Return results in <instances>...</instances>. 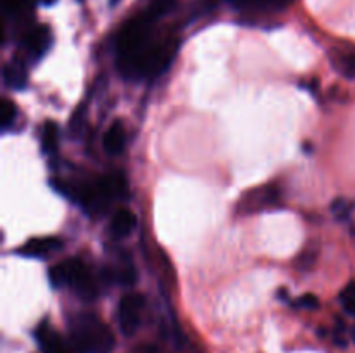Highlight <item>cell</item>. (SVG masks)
<instances>
[{"label":"cell","instance_id":"obj_18","mask_svg":"<svg viewBox=\"0 0 355 353\" xmlns=\"http://www.w3.org/2000/svg\"><path fill=\"white\" fill-rule=\"evenodd\" d=\"M297 305H298V307H302V308H309V310H314V308L319 307V300L314 296V294H305V296L298 298Z\"/></svg>","mask_w":355,"mask_h":353},{"label":"cell","instance_id":"obj_21","mask_svg":"<svg viewBox=\"0 0 355 353\" xmlns=\"http://www.w3.org/2000/svg\"><path fill=\"white\" fill-rule=\"evenodd\" d=\"M113 2H118V0H113Z\"/></svg>","mask_w":355,"mask_h":353},{"label":"cell","instance_id":"obj_12","mask_svg":"<svg viewBox=\"0 0 355 353\" xmlns=\"http://www.w3.org/2000/svg\"><path fill=\"white\" fill-rule=\"evenodd\" d=\"M175 6H177V0H153L151 6L146 9L144 14L153 21V23H155L156 19H159V17L172 12V10L175 9Z\"/></svg>","mask_w":355,"mask_h":353},{"label":"cell","instance_id":"obj_4","mask_svg":"<svg viewBox=\"0 0 355 353\" xmlns=\"http://www.w3.org/2000/svg\"><path fill=\"white\" fill-rule=\"evenodd\" d=\"M69 286L85 301H92L99 293L89 266L78 260H69Z\"/></svg>","mask_w":355,"mask_h":353},{"label":"cell","instance_id":"obj_15","mask_svg":"<svg viewBox=\"0 0 355 353\" xmlns=\"http://www.w3.org/2000/svg\"><path fill=\"white\" fill-rule=\"evenodd\" d=\"M16 114H17V109L16 106H14L12 100L3 99L2 109H0V123H2V127L3 128L10 127V125L14 123V120H16Z\"/></svg>","mask_w":355,"mask_h":353},{"label":"cell","instance_id":"obj_7","mask_svg":"<svg viewBox=\"0 0 355 353\" xmlns=\"http://www.w3.org/2000/svg\"><path fill=\"white\" fill-rule=\"evenodd\" d=\"M104 151L107 154H120L125 145V127L121 121H114L110 125L103 138Z\"/></svg>","mask_w":355,"mask_h":353},{"label":"cell","instance_id":"obj_19","mask_svg":"<svg viewBox=\"0 0 355 353\" xmlns=\"http://www.w3.org/2000/svg\"><path fill=\"white\" fill-rule=\"evenodd\" d=\"M42 3H45V6H51V3H54L55 0H40Z\"/></svg>","mask_w":355,"mask_h":353},{"label":"cell","instance_id":"obj_1","mask_svg":"<svg viewBox=\"0 0 355 353\" xmlns=\"http://www.w3.org/2000/svg\"><path fill=\"white\" fill-rule=\"evenodd\" d=\"M71 343L78 353H110L114 334L97 315L80 314L69 324Z\"/></svg>","mask_w":355,"mask_h":353},{"label":"cell","instance_id":"obj_16","mask_svg":"<svg viewBox=\"0 0 355 353\" xmlns=\"http://www.w3.org/2000/svg\"><path fill=\"white\" fill-rule=\"evenodd\" d=\"M352 210H354V204L349 203L347 199H336L333 201L331 204V211L336 215L338 220H345V218H349L350 211Z\"/></svg>","mask_w":355,"mask_h":353},{"label":"cell","instance_id":"obj_20","mask_svg":"<svg viewBox=\"0 0 355 353\" xmlns=\"http://www.w3.org/2000/svg\"><path fill=\"white\" fill-rule=\"evenodd\" d=\"M350 336H352V341L355 343V327H352V331H350Z\"/></svg>","mask_w":355,"mask_h":353},{"label":"cell","instance_id":"obj_5","mask_svg":"<svg viewBox=\"0 0 355 353\" xmlns=\"http://www.w3.org/2000/svg\"><path fill=\"white\" fill-rule=\"evenodd\" d=\"M52 44V33L49 26H35L24 38V48L33 57H40Z\"/></svg>","mask_w":355,"mask_h":353},{"label":"cell","instance_id":"obj_10","mask_svg":"<svg viewBox=\"0 0 355 353\" xmlns=\"http://www.w3.org/2000/svg\"><path fill=\"white\" fill-rule=\"evenodd\" d=\"M38 343H40L44 353H69L64 341L59 338L58 332L51 331L49 327H40V331H38Z\"/></svg>","mask_w":355,"mask_h":353},{"label":"cell","instance_id":"obj_2","mask_svg":"<svg viewBox=\"0 0 355 353\" xmlns=\"http://www.w3.org/2000/svg\"><path fill=\"white\" fill-rule=\"evenodd\" d=\"M151 26L153 21L146 14L128 21L118 35V57H130L151 45Z\"/></svg>","mask_w":355,"mask_h":353},{"label":"cell","instance_id":"obj_9","mask_svg":"<svg viewBox=\"0 0 355 353\" xmlns=\"http://www.w3.org/2000/svg\"><path fill=\"white\" fill-rule=\"evenodd\" d=\"M135 228V215L130 210H118L111 220V232L114 237H127Z\"/></svg>","mask_w":355,"mask_h":353},{"label":"cell","instance_id":"obj_3","mask_svg":"<svg viewBox=\"0 0 355 353\" xmlns=\"http://www.w3.org/2000/svg\"><path fill=\"white\" fill-rule=\"evenodd\" d=\"M142 308H144V298L139 293L125 294L118 307V324L125 336H134L141 325Z\"/></svg>","mask_w":355,"mask_h":353},{"label":"cell","instance_id":"obj_14","mask_svg":"<svg viewBox=\"0 0 355 353\" xmlns=\"http://www.w3.org/2000/svg\"><path fill=\"white\" fill-rule=\"evenodd\" d=\"M340 303L347 314L355 317V280L343 287V291L340 293Z\"/></svg>","mask_w":355,"mask_h":353},{"label":"cell","instance_id":"obj_11","mask_svg":"<svg viewBox=\"0 0 355 353\" xmlns=\"http://www.w3.org/2000/svg\"><path fill=\"white\" fill-rule=\"evenodd\" d=\"M59 144V128L54 121H47L42 127V147L45 152H54Z\"/></svg>","mask_w":355,"mask_h":353},{"label":"cell","instance_id":"obj_8","mask_svg":"<svg viewBox=\"0 0 355 353\" xmlns=\"http://www.w3.org/2000/svg\"><path fill=\"white\" fill-rule=\"evenodd\" d=\"M26 80H28V75L23 62L17 61V59H12V61L7 62L6 68H3V82H6V85L9 87V89L12 90L24 89Z\"/></svg>","mask_w":355,"mask_h":353},{"label":"cell","instance_id":"obj_17","mask_svg":"<svg viewBox=\"0 0 355 353\" xmlns=\"http://www.w3.org/2000/svg\"><path fill=\"white\" fill-rule=\"evenodd\" d=\"M342 73L347 76V78L355 80V52L354 54H349L342 61Z\"/></svg>","mask_w":355,"mask_h":353},{"label":"cell","instance_id":"obj_13","mask_svg":"<svg viewBox=\"0 0 355 353\" xmlns=\"http://www.w3.org/2000/svg\"><path fill=\"white\" fill-rule=\"evenodd\" d=\"M49 277H51V284L54 287L69 286V262L52 266Z\"/></svg>","mask_w":355,"mask_h":353},{"label":"cell","instance_id":"obj_6","mask_svg":"<svg viewBox=\"0 0 355 353\" xmlns=\"http://www.w3.org/2000/svg\"><path fill=\"white\" fill-rule=\"evenodd\" d=\"M61 248V241L58 237H35L28 241L23 248L19 249L21 255L33 256V258H42L47 256L49 253L55 251Z\"/></svg>","mask_w":355,"mask_h":353}]
</instances>
